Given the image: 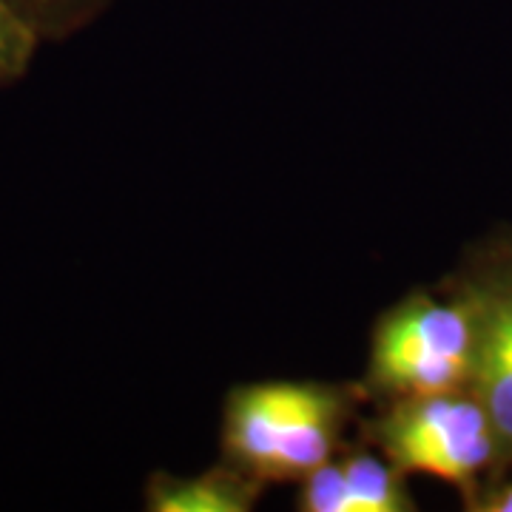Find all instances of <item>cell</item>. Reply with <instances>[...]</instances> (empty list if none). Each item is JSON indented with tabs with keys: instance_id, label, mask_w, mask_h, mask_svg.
Segmentation results:
<instances>
[{
	"instance_id": "6da1fadb",
	"label": "cell",
	"mask_w": 512,
	"mask_h": 512,
	"mask_svg": "<svg viewBox=\"0 0 512 512\" xmlns=\"http://www.w3.org/2000/svg\"><path fill=\"white\" fill-rule=\"evenodd\" d=\"M359 396L348 384H239L225 399L222 461L262 487L302 481L336 456Z\"/></svg>"
},
{
	"instance_id": "7a4b0ae2",
	"label": "cell",
	"mask_w": 512,
	"mask_h": 512,
	"mask_svg": "<svg viewBox=\"0 0 512 512\" xmlns=\"http://www.w3.org/2000/svg\"><path fill=\"white\" fill-rule=\"evenodd\" d=\"M365 430L399 473L444 481L461 493V504L501 467L498 430L470 387L387 402Z\"/></svg>"
},
{
	"instance_id": "3957f363",
	"label": "cell",
	"mask_w": 512,
	"mask_h": 512,
	"mask_svg": "<svg viewBox=\"0 0 512 512\" xmlns=\"http://www.w3.org/2000/svg\"><path fill=\"white\" fill-rule=\"evenodd\" d=\"M476 333L456 293L416 291L379 319L362 390L379 402L467 390L473 382Z\"/></svg>"
},
{
	"instance_id": "277c9868",
	"label": "cell",
	"mask_w": 512,
	"mask_h": 512,
	"mask_svg": "<svg viewBox=\"0 0 512 512\" xmlns=\"http://www.w3.org/2000/svg\"><path fill=\"white\" fill-rule=\"evenodd\" d=\"M441 288L456 293L473 319L470 390L493 419L501 467H507L512 464V225H498L464 248Z\"/></svg>"
},
{
	"instance_id": "5b68a950",
	"label": "cell",
	"mask_w": 512,
	"mask_h": 512,
	"mask_svg": "<svg viewBox=\"0 0 512 512\" xmlns=\"http://www.w3.org/2000/svg\"><path fill=\"white\" fill-rule=\"evenodd\" d=\"M399 473L382 453L353 450L345 458L316 467L302 478V512H407L416 501Z\"/></svg>"
},
{
	"instance_id": "8992f818",
	"label": "cell",
	"mask_w": 512,
	"mask_h": 512,
	"mask_svg": "<svg viewBox=\"0 0 512 512\" xmlns=\"http://www.w3.org/2000/svg\"><path fill=\"white\" fill-rule=\"evenodd\" d=\"M259 495V481L222 461L197 476H151L146 507L154 512H248Z\"/></svg>"
},
{
	"instance_id": "52a82bcc",
	"label": "cell",
	"mask_w": 512,
	"mask_h": 512,
	"mask_svg": "<svg viewBox=\"0 0 512 512\" xmlns=\"http://www.w3.org/2000/svg\"><path fill=\"white\" fill-rule=\"evenodd\" d=\"M37 29L15 3L0 0V83L18 80L37 49Z\"/></svg>"
},
{
	"instance_id": "ba28073f",
	"label": "cell",
	"mask_w": 512,
	"mask_h": 512,
	"mask_svg": "<svg viewBox=\"0 0 512 512\" xmlns=\"http://www.w3.org/2000/svg\"><path fill=\"white\" fill-rule=\"evenodd\" d=\"M464 510L470 512H512V464L501 467L495 476L487 478V484L478 490Z\"/></svg>"
},
{
	"instance_id": "9c48e42d",
	"label": "cell",
	"mask_w": 512,
	"mask_h": 512,
	"mask_svg": "<svg viewBox=\"0 0 512 512\" xmlns=\"http://www.w3.org/2000/svg\"><path fill=\"white\" fill-rule=\"evenodd\" d=\"M9 3H15L20 12L35 23L37 29L43 23L66 18V15L77 12V9L89 6V0H9Z\"/></svg>"
}]
</instances>
